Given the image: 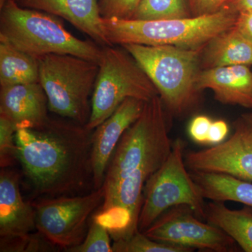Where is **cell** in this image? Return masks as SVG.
<instances>
[{"label": "cell", "instance_id": "obj_1", "mask_svg": "<svg viewBox=\"0 0 252 252\" xmlns=\"http://www.w3.org/2000/svg\"><path fill=\"white\" fill-rule=\"evenodd\" d=\"M92 131L72 121L50 119L16 131L18 161L34 191L51 197L79 191L92 178Z\"/></svg>", "mask_w": 252, "mask_h": 252}, {"label": "cell", "instance_id": "obj_2", "mask_svg": "<svg viewBox=\"0 0 252 252\" xmlns=\"http://www.w3.org/2000/svg\"><path fill=\"white\" fill-rule=\"evenodd\" d=\"M238 13L225 6L214 14L172 19L104 18L106 36L111 45L134 44L203 49L220 33L234 27Z\"/></svg>", "mask_w": 252, "mask_h": 252}, {"label": "cell", "instance_id": "obj_3", "mask_svg": "<svg viewBox=\"0 0 252 252\" xmlns=\"http://www.w3.org/2000/svg\"><path fill=\"white\" fill-rule=\"evenodd\" d=\"M0 42L40 59L50 54H68L99 63L102 48L67 31L51 14L20 6L16 0L1 4Z\"/></svg>", "mask_w": 252, "mask_h": 252}, {"label": "cell", "instance_id": "obj_4", "mask_svg": "<svg viewBox=\"0 0 252 252\" xmlns=\"http://www.w3.org/2000/svg\"><path fill=\"white\" fill-rule=\"evenodd\" d=\"M167 114L159 95L145 102L140 117L124 132L111 157L102 187L104 194L131 174L156 172L161 166L173 144Z\"/></svg>", "mask_w": 252, "mask_h": 252}, {"label": "cell", "instance_id": "obj_5", "mask_svg": "<svg viewBox=\"0 0 252 252\" xmlns=\"http://www.w3.org/2000/svg\"><path fill=\"white\" fill-rule=\"evenodd\" d=\"M152 81L167 112L182 116L195 105L200 91L196 78L202 50L173 46L124 44Z\"/></svg>", "mask_w": 252, "mask_h": 252}, {"label": "cell", "instance_id": "obj_6", "mask_svg": "<svg viewBox=\"0 0 252 252\" xmlns=\"http://www.w3.org/2000/svg\"><path fill=\"white\" fill-rule=\"evenodd\" d=\"M39 62V83L47 95L50 112L86 126L98 63L68 54L47 55Z\"/></svg>", "mask_w": 252, "mask_h": 252}, {"label": "cell", "instance_id": "obj_7", "mask_svg": "<svg viewBox=\"0 0 252 252\" xmlns=\"http://www.w3.org/2000/svg\"><path fill=\"white\" fill-rule=\"evenodd\" d=\"M98 65L91 96L90 119L86 125L88 130L96 128L126 99L132 97L147 102L158 95L148 76L124 48L102 47Z\"/></svg>", "mask_w": 252, "mask_h": 252}, {"label": "cell", "instance_id": "obj_8", "mask_svg": "<svg viewBox=\"0 0 252 252\" xmlns=\"http://www.w3.org/2000/svg\"><path fill=\"white\" fill-rule=\"evenodd\" d=\"M185 149L183 141L176 140L166 160L147 180L138 220L140 231L147 230L167 210L180 205L190 207L204 220L205 198L186 165Z\"/></svg>", "mask_w": 252, "mask_h": 252}, {"label": "cell", "instance_id": "obj_9", "mask_svg": "<svg viewBox=\"0 0 252 252\" xmlns=\"http://www.w3.org/2000/svg\"><path fill=\"white\" fill-rule=\"evenodd\" d=\"M104 189L87 195L54 197L32 204L36 229L54 246L67 250L82 243L89 217L103 203Z\"/></svg>", "mask_w": 252, "mask_h": 252}, {"label": "cell", "instance_id": "obj_10", "mask_svg": "<svg viewBox=\"0 0 252 252\" xmlns=\"http://www.w3.org/2000/svg\"><path fill=\"white\" fill-rule=\"evenodd\" d=\"M144 234L152 240L215 252L237 251V244L224 232L201 220L186 205L172 207L152 223Z\"/></svg>", "mask_w": 252, "mask_h": 252}, {"label": "cell", "instance_id": "obj_11", "mask_svg": "<svg viewBox=\"0 0 252 252\" xmlns=\"http://www.w3.org/2000/svg\"><path fill=\"white\" fill-rule=\"evenodd\" d=\"M189 171L213 172L252 182V139L243 126L235 123V132L228 140L185 156Z\"/></svg>", "mask_w": 252, "mask_h": 252}, {"label": "cell", "instance_id": "obj_12", "mask_svg": "<svg viewBox=\"0 0 252 252\" xmlns=\"http://www.w3.org/2000/svg\"><path fill=\"white\" fill-rule=\"evenodd\" d=\"M145 102L132 97L125 99L110 117L94 129L91 138L94 189L102 187L107 165L118 143L126 130L140 117Z\"/></svg>", "mask_w": 252, "mask_h": 252}, {"label": "cell", "instance_id": "obj_13", "mask_svg": "<svg viewBox=\"0 0 252 252\" xmlns=\"http://www.w3.org/2000/svg\"><path fill=\"white\" fill-rule=\"evenodd\" d=\"M47 95L40 83L0 86V115L17 127L32 128L49 120Z\"/></svg>", "mask_w": 252, "mask_h": 252}, {"label": "cell", "instance_id": "obj_14", "mask_svg": "<svg viewBox=\"0 0 252 252\" xmlns=\"http://www.w3.org/2000/svg\"><path fill=\"white\" fill-rule=\"evenodd\" d=\"M198 91L209 89L220 103L252 108V71L244 64L201 69L196 78Z\"/></svg>", "mask_w": 252, "mask_h": 252}, {"label": "cell", "instance_id": "obj_15", "mask_svg": "<svg viewBox=\"0 0 252 252\" xmlns=\"http://www.w3.org/2000/svg\"><path fill=\"white\" fill-rule=\"evenodd\" d=\"M18 4L59 16L102 46L109 44L97 0H19Z\"/></svg>", "mask_w": 252, "mask_h": 252}, {"label": "cell", "instance_id": "obj_16", "mask_svg": "<svg viewBox=\"0 0 252 252\" xmlns=\"http://www.w3.org/2000/svg\"><path fill=\"white\" fill-rule=\"evenodd\" d=\"M35 211L32 204L23 200L19 176L13 170L0 172V238L25 236L35 229Z\"/></svg>", "mask_w": 252, "mask_h": 252}, {"label": "cell", "instance_id": "obj_17", "mask_svg": "<svg viewBox=\"0 0 252 252\" xmlns=\"http://www.w3.org/2000/svg\"><path fill=\"white\" fill-rule=\"evenodd\" d=\"M234 64L252 65V42L233 27L204 46L200 67L208 69Z\"/></svg>", "mask_w": 252, "mask_h": 252}, {"label": "cell", "instance_id": "obj_18", "mask_svg": "<svg viewBox=\"0 0 252 252\" xmlns=\"http://www.w3.org/2000/svg\"><path fill=\"white\" fill-rule=\"evenodd\" d=\"M204 220L230 236L244 252H252V208L231 210L224 202L205 203Z\"/></svg>", "mask_w": 252, "mask_h": 252}, {"label": "cell", "instance_id": "obj_19", "mask_svg": "<svg viewBox=\"0 0 252 252\" xmlns=\"http://www.w3.org/2000/svg\"><path fill=\"white\" fill-rule=\"evenodd\" d=\"M204 198L233 201L252 208V182L213 172L189 171Z\"/></svg>", "mask_w": 252, "mask_h": 252}, {"label": "cell", "instance_id": "obj_20", "mask_svg": "<svg viewBox=\"0 0 252 252\" xmlns=\"http://www.w3.org/2000/svg\"><path fill=\"white\" fill-rule=\"evenodd\" d=\"M39 82V59L0 42V86Z\"/></svg>", "mask_w": 252, "mask_h": 252}, {"label": "cell", "instance_id": "obj_21", "mask_svg": "<svg viewBox=\"0 0 252 252\" xmlns=\"http://www.w3.org/2000/svg\"><path fill=\"white\" fill-rule=\"evenodd\" d=\"M190 17L185 0H141L131 19H172Z\"/></svg>", "mask_w": 252, "mask_h": 252}, {"label": "cell", "instance_id": "obj_22", "mask_svg": "<svg viewBox=\"0 0 252 252\" xmlns=\"http://www.w3.org/2000/svg\"><path fill=\"white\" fill-rule=\"evenodd\" d=\"M114 252H190L191 248L162 243L149 238L143 232L137 230L130 238L114 241Z\"/></svg>", "mask_w": 252, "mask_h": 252}, {"label": "cell", "instance_id": "obj_23", "mask_svg": "<svg viewBox=\"0 0 252 252\" xmlns=\"http://www.w3.org/2000/svg\"><path fill=\"white\" fill-rule=\"evenodd\" d=\"M108 230L92 219L82 243L65 250L68 252H114Z\"/></svg>", "mask_w": 252, "mask_h": 252}, {"label": "cell", "instance_id": "obj_24", "mask_svg": "<svg viewBox=\"0 0 252 252\" xmlns=\"http://www.w3.org/2000/svg\"><path fill=\"white\" fill-rule=\"evenodd\" d=\"M17 127L14 123L0 115V165L7 168L18 160L16 133Z\"/></svg>", "mask_w": 252, "mask_h": 252}, {"label": "cell", "instance_id": "obj_25", "mask_svg": "<svg viewBox=\"0 0 252 252\" xmlns=\"http://www.w3.org/2000/svg\"><path fill=\"white\" fill-rule=\"evenodd\" d=\"M45 242H49L38 233L37 235L31 233L25 236L11 238H1L0 252H41L48 251L49 248L46 246Z\"/></svg>", "mask_w": 252, "mask_h": 252}, {"label": "cell", "instance_id": "obj_26", "mask_svg": "<svg viewBox=\"0 0 252 252\" xmlns=\"http://www.w3.org/2000/svg\"><path fill=\"white\" fill-rule=\"evenodd\" d=\"M141 0H100L99 11L104 18L131 19Z\"/></svg>", "mask_w": 252, "mask_h": 252}, {"label": "cell", "instance_id": "obj_27", "mask_svg": "<svg viewBox=\"0 0 252 252\" xmlns=\"http://www.w3.org/2000/svg\"><path fill=\"white\" fill-rule=\"evenodd\" d=\"M213 121L205 115L196 116L189 126V134L195 143L208 144V136Z\"/></svg>", "mask_w": 252, "mask_h": 252}, {"label": "cell", "instance_id": "obj_28", "mask_svg": "<svg viewBox=\"0 0 252 252\" xmlns=\"http://www.w3.org/2000/svg\"><path fill=\"white\" fill-rule=\"evenodd\" d=\"M230 0H189L192 16L214 14L227 6Z\"/></svg>", "mask_w": 252, "mask_h": 252}, {"label": "cell", "instance_id": "obj_29", "mask_svg": "<svg viewBox=\"0 0 252 252\" xmlns=\"http://www.w3.org/2000/svg\"><path fill=\"white\" fill-rule=\"evenodd\" d=\"M229 132V126L223 120L213 121L208 136V144L217 145L224 142Z\"/></svg>", "mask_w": 252, "mask_h": 252}, {"label": "cell", "instance_id": "obj_30", "mask_svg": "<svg viewBox=\"0 0 252 252\" xmlns=\"http://www.w3.org/2000/svg\"><path fill=\"white\" fill-rule=\"evenodd\" d=\"M234 28L252 42V12L238 14Z\"/></svg>", "mask_w": 252, "mask_h": 252}, {"label": "cell", "instance_id": "obj_31", "mask_svg": "<svg viewBox=\"0 0 252 252\" xmlns=\"http://www.w3.org/2000/svg\"><path fill=\"white\" fill-rule=\"evenodd\" d=\"M229 6L238 14L252 12V0H230Z\"/></svg>", "mask_w": 252, "mask_h": 252}, {"label": "cell", "instance_id": "obj_32", "mask_svg": "<svg viewBox=\"0 0 252 252\" xmlns=\"http://www.w3.org/2000/svg\"><path fill=\"white\" fill-rule=\"evenodd\" d=\"M237 122L243 126L252 139V113H247L241 116Z\"/></svg>", "mask_w": 252, "mask_h": 252}, {"label": "cell", "instance_id": "obj_33", "mask_svg": "<svg viewBox=\"0 0 252 252\" xmlns=\"http://www.w3.org/2000/svg\"><path fill=\"white\" fill-rule=\"evenodd\" d=\"M5 1H6V0H1V4H3V3H4Z\"/></svg>", "mask_w": 252, "mask_h": 252}]
</instances>
